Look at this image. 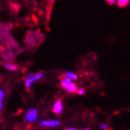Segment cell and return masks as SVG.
Listing matches in <instances>:
<instances>
[{
	"label": "cell",
	"instance_id": "1",
	"mask_svg": "<svg viewBox=\"0 0 130 130\" xmlns=\"http://www.w3.org/2000/svg\"><path fill=\"white\" fill-rule=\"evenodd\" d=\"M60 85L62 88H63L68 93H75L77 90V86L75 84V82L70 78L66 77L64 76L60 80Z\"/></svg>",
	"mask_w": 130,
	"mask_h": 130
},
{
	"label": "cell",
	"instance_id": "2",
	"mask_svg": "<svg viewBox=\"0 0 130 130\" xmlns=\"http://www.w3.org/2000/svg\"><path fill=\"white\" fill-rule=\"evenodd\" d=\"M43 77V73L39 72L36 73H28L25 79V86L27 89H30L36 81L40 80Z\"/></svg>",
	"mask_w": 130,
	"mask_h": 130
},
{
	"label": "cell",
	"instance_id": "3",
	"mask_svg": "<svg viewBox=\"0 0 130 130\" xmlns=\"http://www.w3.org/2000/svg\"><path fill=\"white\" fill-rule=\"evenodd\" d=\"M38 111L34 107L28 108V110L25 113V119L28 123H33V122L36 121L38 119Z\"/></svg>",
	"mask_w": 130,
	"mask_h": 130
},
{
	"label": "cell",
	"instance_id": "4",
	"mask_svg": "<svg viewBox=\"0 0 130 130\" xmlns=\"http://www.w3.org/2000/svg\"><path fill=\"white\" fill-rule=\"evenodd\" d=\"M61 122L56 119H51V120H43L40 121L39 125L43 128H56L60 126Z\"/></svg>",
	"mask_w": 130,
	"mask_h": 130
},
{
	"label": "cell",
	"instance_id": "5",
	"mask_svg": "<svg viewBox=\"0 0 130 130\" xmlns=\"http://www.w3.org/2000/svg\"><path fill=\"white\" fill-rule=\"evenodd\" d=\"M64 106L62 100H57L52 106V111L55 114H61L63 112Z\"/></svg>",
	"mask_w": 130,
	"mask_h": 130
},
{
	"label": "cell",
	"instance_id": "6",
	"mask_svg": "<svg viewBox=\"0 0 130 130\" xmlns=\"http://www.w3.org/2000/svg\"><path fill=\"white\" fill-rule=\"evenodd\" d=\"M3 66L6 70H9V71H12V72H15L18 70V66L15 63H11V62H5L3 64Z\"/></svg>",
	"mask_w": 130,
	"mask_h": 130
},
{
	"label": "cell",
	"instance_id": "7",
	"mask_svg": "<svg viewBox=\"0 0 130 130\" xmlns=\"http://www.w3.org/2000/svg\"><path fill=\"white\" fill-rule=\"evenodd\" d=\"M65 76H66V77L70 78V80H73V81H75V80H76L78 79V76L76 75L75 73L71 72V71L66 72V73H65Z\"/></svg>",
	"mask_w": 130,
	"mask_h": 130
},
{
	"label": "cell",
	"instance_id": "8",
	"mask_svg": "<svg viewBox=\"0 0 130 130\" xmlns=\"http://www.w3.org/2000/svg\"><path fill=\"white\" fill-rule=\"evenodd\" d=\"M116 3L119 7H125L130 4V0H117Z\"/></svg>",
	"mask_w": 130,
	"mask_h": 130
},
{
	"label": "cell",
	"instance_id": "9",
	"mask_svg": "<svg viewBox=\"0 0 130 130\" xmlns=\"http://www.w3.org/2000/svg\"><path fill=\"white\" fill-rule=\"evenodd\" d=\"M76 92L77 93L78 95H84L85 94V88H77V90H76Z\"/></svg>",
	"mask_w": 130,
	"mask_h": 130
},
{
	"label": "cell",
	"instance_id": "10",
	"mask_svg": "<svg viewBox=\"0 0 130 130\" xmlns=\"http://www.w3.org/2000/svg\"><path fill=\"white\" fill-rule=\"evenodd\" d=\"M5 98V91L3 88H0V100L3 101Z\"/></svg>",
	"mask_w": 130,
	"mask_h": 130
},
{
	"label": "cell",
	"instance_id": "11",
	"mask_svg": "<svg viewBox=\"0 0 130 130\" xmlns=\"http://www.w3.org/2000/svg\"><path fill=\"white\" fill-rule=\"evenodd\" d=\"M107 125L106 124H104V123H101L100 125H99V128H100L101 129H106L107 128Z\"/></svg>",
	"mask_w": 130,
	"mask_h": 130
},
{
	"label": "cell",
	"instance_id": "12",
	"mask_svg": "<svg viewBox=\"0 0 130 130\" xmlns=\"http://www.w3.org/2000/svg\"><path fill=\"white\" fill-rule=\"evenodd\" d=\"M4 109V104H3V102L0 100V112H2Z\"/></svg>",
	"mask_w": 130,
	"mask_h": 130
},
{
	"label": "cell",
	"instance_id": "13",
	"mask_svg": "<svg viewBox=\"0 0 130 130\" xmlns=\"http://www.w3.org/2000/svg\"><path fill=\"white\" fill-rule=\"evenodd\" d=\"M116 1L117 0H106V2H107L110 5H113L114 3H116Z\"/></svg>",
	"mask_w": 130,
	"mask_h": 130
},
{
	"label": "cell",
	"instance_id": "14",
	"mask_svg": "<svg viewBox=\"0 0 130 130\" xmlns=\"http://www.w3.org/2000/svg\"><path fill=\"white\" fill-rule=\"evenodd\" d=\"M67 130H76V128H66Z\"/></svg>",
	"mask_w": 130,
	"mask_h": 130
},
{
	"label": "cell",
	"instance_id": "15",
	"mask_svg": "<svg viewBox=\"0 0 130 130\" xmlns=\"http://www.w3.org/2000/svg\"><path fill=\"white\" fill-rule=\"evenodd\" d=\"M48 1H54V0H48Z\"/></svg>",
	"mask_w": 130,
	"mask_h": 130
}]
</instances>
